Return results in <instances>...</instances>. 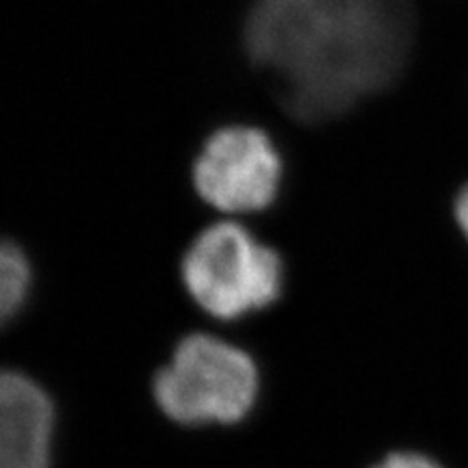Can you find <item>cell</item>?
<instances>
[{
  "instance_id": "obj_1",
  "label": "cell",
  "mask_w": 468,
  "mask_h": 468,
  "mask_svg": "<svg viewBox=\"0 0 468 468\" xmlns=\"http://www.w3.org/2000/svg\"><path fill=\"white\" fill-rule=\"evenodd\" d=\"M414 35L410 0H250L241 46L284 113L319 126L390 90Z\"/></svg>"
},
{
  "instance_id": "obj_2",
  "label": "cell",
  "mask_w": 468,
  "mask_h": 468,
  "mask_svg": "<svg viewBox=\"0 0 468 468\" xmlns=\"http://www.w3.org/2000/svg\"><path fill=\"white\" fill-rule=\"evenodd\" d=\"M186 292L204 313L239 321L284 295L282 254L239 224H215L193 239L180 262Z\"/></svg>"
},
{
  "instance_id": "obj_3",
  "label": "cell",
  "mask_w": 468,
  "mask_h": 468,
  "mask_svg": "<svg viewBox=\"0 0 468 468\" xmlns=\"http://www.w3.org/2000/svg\"><path fill=\"white\" fill-rule=\"evenodd\" d=\"M156 403L183 425L237 423L259 397V368L243 349L208 335L176 345L154 378Z\"/></svg>"
},
{
  "instance_id": "obj_4",
  "label": "cell",
  "mask_w": 468,
  "mask_h": 468,
  "mask_svg": "<svg viewBox=\"0 0 468 468\" xmlns=\"http://www.w3.org/2000/svg\"><path fill=\"white\" fill-rule=\"evenodd\" d=\"M193 189L224 213H262L278 202L284 159L271 134L259 126L230 124L215 131L197 152Z\"/></svg>"
},
{
  "instance_id": "obj_5",
  "label": "cell",
  "mask_w": 468,
  "mask_h": 468,
  "mask_svg": "<svg viewBox=\"0 0 468 468\" xmlns=\"http://www.w3.org/2000/svg\"><path fill=\"white\" fill-rule=\"evenodd\" d=\"M55 406L33 378L0 368V468H50Z\"/></svg>"
},
{
  "instance_id": "obj_6",
  "label": "cell",
  "mask_w": 468,
  "mask_h": 468,
  "mask_svg": "<svg viewBox=\"0 0 468 468\" xmlns=\"http://www.w3.org/2000/svg\"><path fill=\"white\" fill-rule=\"evenodd\" d=\"M33 267L25 250L0 239V330L16 321L33 292Z\"/></svg>"
},
{
  "instance_id": "obj_7",
  "label": "cell",
  "mask_w": 468,
  "mask_h": 468,
  "mask_svg": "<svg viewBox=\"0 0 468 468\" xmlns=\"http://www.w3.org/2000/svg\"><path fill=\"white\" fill-rule=\"evenodd\" d=\"M373 468H447L431 453L417 452V449H403V452L388 453Z\"/></svg>"
},
{
  "instance_id": "obj_8",
  "label": "cell",
  "mask_w": 468,
  "mask_h": 468,
  "mask_svg": "<svg viewBox=\"0 0 468 468\" xmlns=\"http://www.w3.org/2000/svg\"><path fill=\"white\" fill-rule=\"evenodd\" d=\"M455 219H458L462 232L468 239V185L460 191L458 200H455Z\"/></svg>"
}]
</instances>
